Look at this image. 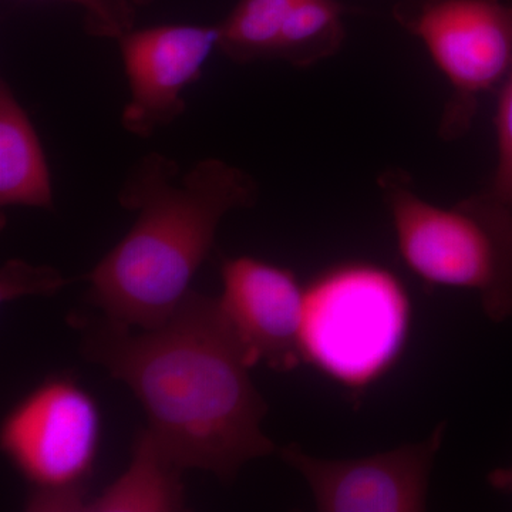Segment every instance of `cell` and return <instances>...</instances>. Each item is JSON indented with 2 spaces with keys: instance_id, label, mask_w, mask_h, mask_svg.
<instances>
[{
  "instance_id": "obj_1",
  "label": "cell",
  "mask_w": 512,
  "mask_h": 512,
  "mask_svg": "<svg viewBox=\"0 0 512 512\" xmlns=\"http://www.w3.org/2000/svg\"><path fill=\"white\" fill-rule=\"evenodd\" d=\"M80 350L126 384L147 429L184 470L235 480L275 444L262 431L268 413L251 377L254 367L220 299L191 289L170 318L151 329L100 316L80 320Z\"/></svg>"
},
{
  "instance_id": "obj_2",
  "label": "cell",
  "mask_w": 512,
  "mask_h": 512,
  "mask_svg": "<svg viewBox=\"0 0 512 512\" xmlns=\"http://www.w3.org/2000/svg\"><path fill=\"white\" fill-rule=\"evenodd\" d=\"M258 191L251 174L220 158L185 173L157 151L140 158L119 192L136 221L84 278L87 299L121 325H161L190 293L225 215L254 207Z\"/></svg>"
},
{
  "instance_id": "obj_3",
  "label": "cell",
  "mask_w": 512,
  "mask_h": 512,
  "mask_svg": "<svg viewBox=\"0 0 512 512\" xmlns=\"http://www.w3.org/2000/svg\"><path fill=\"white\" fill-rule=\"evenodd\" d=\"M377 185L399 254L421 282L474 292L493 322L512 319L511 207L487 190L441 207L420 197L399 168Z\"/></svg>"
},
{
  "instance_id": "obj_4",
  "label": "cell",
  "mask_w": 512,
  "mask_h": 512,
  "mask_svg": "<svg viewBox=\"0 0 512 512\" xmlns=\"http://www.w3.org/2000/svg\"><path fill=\"white\" fill-rule=\"evenodd\" d=\"M412 303L406 286L384 266L350 261L306 286L302 362L362 390L392 369L406 346Z\"/></svg>"
},
{
  "instance_id": "obj_5",
  "label": "cell",
  "mask_w": 512,
  "mask_h": 512,
  "mask_svg": "<svg viewBox=\"0 0 512 512\" xmlns=\"http://www.w3.org/2000/svg\"><path fill=\"white\" fill-rule=\"evenodd\" d=\"M101 416L70 377H50L3 419L0 446L30 485L26 510L86 511V483L99 453Z\"/></svg>"
},
{
  "instance_id": "obj_6",
  "label": "cell",
  "mask_w": 512,
  "mask_h": 512,
  "mask_svg": "<svg viewBox=\"0 0 512 512\" xmlns=\"http://www.w3.org/2000/svg\"><path fill=\"white\" fill-rule=\"evenodd\" d=\"M446 76L451 96L440 136L453 141L470 130L485 93L512 74V0H413L396 10Z\"/></svg>"
},
{
  "instance_id": "obj_7",
  "label": "cell",
  "mask_w": 512,
  "mask_h": 512,
  "mask_svg": "<svg viewBox=\"0 0 512 512\" xmlns=\"http://www.w3.org/2000/svg\"><path fill=\"white\" fill-rule=\"evenodd\" d=\"M446 424L427 439L384 453L349 460L309 456L296 444L279 456L295 468L322 512H420L427 510L434 460L443 444Z\"/></svg>"
},
{
  "instance_id": "obj_8",
  "label": "cell",
  "mask_w": 512,
  "mask_h": 512,
  "mask_svg": "<svg viewBox=\"0 0 512 512\" xmlns=\"http://www.w3.org/2000/svg\"><path fill=\"white\" fill-rule=\"evenodd\" d=\"M130 100L121 111L127 133L150 138L187 109L183 94L217 49V26L133 29L119 40Z\"/></svg>"
},
{
  "instance_id": "obj_9",
  "label": "cell",
  "mask_w": 512,
  "mask_h": 512,
  "mask_svg": "<svg viewBox=\"0 0 512 512\" xmlns=\"http://www.w3.org/2000/svg\"><path fill=\"white\" fill-rule=\"evenodd\" d=\"M221 308L252 365L286 372L302 362L306 286L291 269L235 256L221 264Z\"/></svg>"
},
{
  "instance_id": "obj_10",
  "label": "cell",
  "mask_w": 512,
  "mask_h": 512,
  "mask_svg": "<svg viewBox=\"0 0 512 512\" xmlns=\"http://www.w3.org/2000/svg\"><path fill=\"white\" fill-rule=\"evenodd\" d=\"M0 205L55 208L52 174L28 111L12 87L0 83Z\"/></svg>"
},
{
  "instance_id": "obj_11",
  "label": "cell",
  "mask_w": 512,
  "mask_h": 512,
  "mask_svg": "<svg viewBox=\"0 0 512 512\" xmlns=\"http://www.w3.org/2000/svg\"><path fill=\"white\" fill-rule=\"evenodd\" d=\"M184 468L143 429L134 439L126 470L90 498L92 512H175L185 510Z\"/></svg>"
},
{
  "instance_id": "obj_12",
  "label": "cell",
  "mask_w": 512,
  "mask_h": 512,
  "mask_svg": "<svg viewBox=\"0 0 512 512\" xmlns=\"http://www.w3.org/2000/svg\"><path fill=\"white\" fill-rule=\"evenodd\" d=\"M296 0H241L218 25V45L231 62L274 59Z\"/></svg>"
},
{
  "instance_id": "obj_13",
  "label": "cell",
  "mask_w": 512,
  "mask_h": 512,
  "mask_svg": "<svg viewBox=\"0 0 512 512\" xmlns=\"http://www.w3.org/2000/svg\"><path fill=\"white\" fill-rule=\"evenodd\" d=\"M342 15L343 8L336 0H296L276 57L305 69L336 55L345 40Z\"/></svg>"
},
{
  "instance_id": "obj_14",
  "label": "cell",
  "mask_w": 512,
  "mask_h": 512,
  "mask_svg": "<svg viewBox=\"0 0 512 512\" xmlns=\"http://www.w3.org/2000/svg\"><path fill=\"white\" fill-rule=\"evenodd\" d=\"M495 133L497 165L487 191L512 208V74L501 87L495 114Z\"/></svg>"
},
{
  "instance_id": "obj_15",
  "label": "cell",
  "mask_w": 512,
  "mask_h": 512,
  "mask_svg": "<svg viewBox=\"0 0 512 512\" xmlns=\"http://www.w3.org/2000/svg\"><path fill=\"white\" fill-rule=\"evenodd\" d=\"M86 13V30L92 36L119 40L133 30L134 10L127 0H63Z\"/></svg>"
},
{
  "instance_id": "obj_16",
  "label": "cell",
  "mask_w": 512,
  "mask_h": 512,
  "mask_svg": "<svg viewBox=\"0 0 512 512\" xmlns=\"http://www.w3.org/2000/svg\"><path fill=\"white\" fill-rule=\"evenodd\" d=\"M487 481L498 493L512 495V466L495 468L488 474Z\"/></svg>"
}]
</instances>
